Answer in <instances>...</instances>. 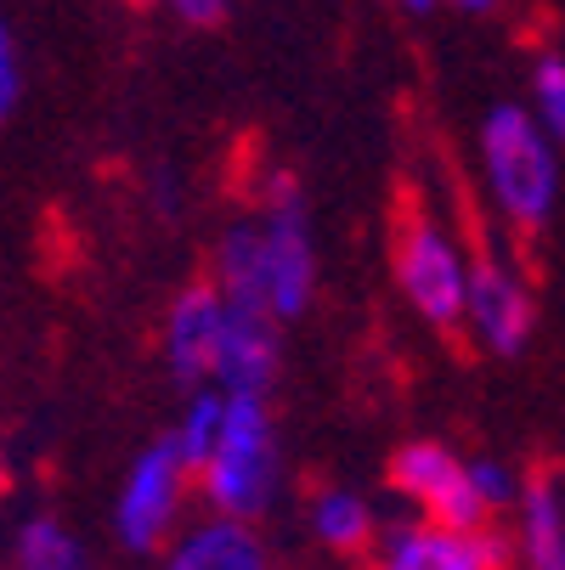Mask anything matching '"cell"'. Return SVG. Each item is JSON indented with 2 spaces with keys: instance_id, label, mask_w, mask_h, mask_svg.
Returning <instances> with one entry per match:
<instances>
[{
  "instance_id": "18",
  "label": "cell",
  "mask_w": 565,
  "mask_h": 570,
  "mask_svg": "<svg viewBox=\"0 0 565 570\" xmlns=\"http://www.w3.org/2000/svg\"><path fill=\"white\" fill-rule=\"evenodd\" d=\"M469 480H475V492H480V503H487L493 520L509 514V503H515V492H520V474H515L509 463H498V458H469Z\"/></svg>"
},
{
  "instance_id": "4",
  "label": "cell",
  "mask_w": 565,
  "mask_h": 570,
  "mask_svg": "<svg viewBox=\"0 0 565 570\" xmlns=\"http://www.w3.org/2000/svg\"><path fill=\"white\" fill-rule=\"evenodd\" d=\"M390 277H396L401 299L413 305V316H425L430 328H441V334L458 328V316H464V283H469V249L458 243V232L447 220H436L419 204L408 215H396Z\"/></svg>"
},
{
  "instance_id": "19",
  "label": "cell",
  "mask_w": 565,
  "mask_h": 570,
  "mask_svg": "<svg viewBox=\"0 0 565 570\" xmlns=\"http://www.w3.org/2000/svg\"><path fill=\"white\" fill-rule=\"evenodd\" d=\"M23 102V51H18V35L12 23L0 18V125H7Z\"/></svg>"
},
{
  "instance_id": "12",
  "label": "cell",
  "mask_w": 565,
  "mask_h": 570,
  "mask_svg": "<svg viewBox=\"0 0 565 570\" xmlns=\"http://www.w3.org/2000/svg\"><path fill=\"white\" fill-rule=\"evenodd\" d=\"M215 322H221V294L215 283H187L171 311H165V334H158V345H165V367L176 384H210V345H215Z\"/></svg>"
},
{
  "instance_id": "9",
  "label": "cell",
  "mask_w": 565,
  "mask_h": 570,
  "mask_svg": "<svg viewBox=\"0 0 565 570\" xmlns=\"http://www.w3.org/2000/svg\"><path fill=\"white\" fill-rule=\"evenodd\" d=\"M277 373H283V322L266 305L221 299L215 345H210V384L244 390V395H272Z\"/></svg>"
},
{
  "instance_id": "11",
  "label": "cell",
  "mask_w": 565,
  "mask_h": 570,
  "mask_svg": "<svg viewBox=\"0 0 565 570\" xmlns=\"http://www.w3.org/2000/svg\"><path fill=\"white\" fill-rule=\"evenodd\" d=\"M509 514H515L509 559L520 570H565V492L554 469H537L520 480Z\"/></svg>"
},
{
  "instance_id": "10",
  "label": "cell",
  "mask_w": 565,
  "mask_h": 570,
  "mask_svg": "<svg viewBox=\"0 0 565 570\" xmlns=\"http://www.w3.org/2000/svg\"><path fill=\"white\" fill-rule=\"evenodd\" d=\"M158 570H272V553L255 520L210 514V520L176 525V537L158 548Z\"/></svg>"
},
{
  "instance_id": "23",
  "label": "cell",
  "mask_w": 565,
  "mask_h": 570,
  "mask_svg": "<svg viewBox=\"0 0 565 570\" xmlns=\"http://www.w3.org/2000/svg\"><path fill=\"white\" fill-rule=\"evenodd\" d=\"M390 7H401L408 18H430V12L441 7V0H390Z\"/></svg>"
},
{
  "instance_id": "24",
  "label": "cell",
  "mask_w": 565,
  "mask_h": 570,
  "mask_svg": "<svg viewBox=\"0 0 565 570\" xmlns=\"http://www.w3.org/2000/svg\"><path fill=\"white\" fill-rule=\"evenodd\" d=\"M7 485H12V469H7V452H0V498H7Z\"/></svg>"
},
{
  "instance_id": "5",
  "label": "cell",
  "mask_w": 565,
  "mask_h": 570,
  "mask_svg": "<svg viewBox=\"0 0 565 570\" xmlns=\"http://www.w3.org/2000/svg\"><path fill=\"white\" fill-rule=\"evenodd\" d=\"M193 498V469L182 463V452L171 441H153L130 458L125 480H119V498H114V537L125 553H158Z\"/></svg>"
},
{
  "instance_id": "20",
  "label": "cell",
  "mask_w": 565,
  "mask_h": 570,
  "mask_svg": "<svg viewBox=\"0 0 565 570\" xmlns=\"http://www.w3.org/2000/svg\"><path fill=\"white\" fill-rule=\"evenodd\" d=\"M165 7H171L187 29H215V23H226L232 0H165Z\"/></svg>"
},
{
  "instance_id": "21",
  "label": "cell",
  "mask_w": 565,
  "mask_h": 570,
  "mask_svg": "<svg viewBox=\"0 0 565 570\" xmlns=\"http://www.w3.org/2000/svg\"><path fill=\"white\" fill-rule=\"evenodd\" d=\"M147 193H153V209H158V215H182V181H176L171 170H153Z\"/></svg>"
},
{
  "instance_id": "17",
  "label": "cell",
  "mask_w": 565,
  "mask_h": 570,
  "mask_svg": "<svg viewBox=\"0 0 565 570\" xmlns=\"http://www.w3.org/2000/svg\"><path fill=\"white\" fill-rule=\"evenodd\" d=\"M526 108H532V119L559 141V130H565V57H559V51H543V57L532 62Z\"/></svg>"
},
{
  "instance_id": "15",
  "label": "cell",
  "mask_w": 565,
  "mask_h": 570,
  "mask_svg": "<svg viewBox=\"0 0 565 570\" xmlns=\"http://www.w3.org/2000/svg\"><path fill=\"white\" fill-rule=\"evenodd\" d=\"M12 564H18V570H86V548H79V537H74L62 520L35 514V520L18 531Z\"/></svg>"
},
{
  "instance_id": "6",
  "label": "cell",
  "mask_w": 565,
  "mask_h": 570,
  "mask_svg": "<svg viewBox=\"0 0 565 570\" xmlns=\"http://www.w3.org/2000/svg\"><path fill=\"white\" fill-rule=\"evenodd\" d=\"M458 328H469V340L487 351V356H520L537 334V294L526 283V272L487 249V255H469V283H464V316Z\"/></svg>"
},
{
  "instance_id": "14",
  "label": "cell",
  "mask_w": 565,
  "mask_h": 570,
  "mask_svg": "<svg viewBox=\"0 0 565 570\" xmlns=\"http://www.w3.org/2000/svg\"><path fill=\"white\" fill-rule=\"evenodd\" d=\"M210 283L221 299L232 305H266V277H261V237L255 220H232L215 237V255H210ZM272 311V305H266Z\"/></svg>"
},
{
  "instance_id": "7",
  "label": "cell",
  "mask_w": 565,
  "mask_h": 570,
  "mask_svg": "<svg viewBox=\"0 0 565 570\" xmlns=\"http://www.w3.org/2000/svg\"><path fill=\"white\" fill-rule=\"evenodd\" d=\"M373 570H504L509 542L493 525H441V520H396L373 537Z\"/></svg>"
},
{
  "instance_id": "22",
  "label": "cell",
  "mask_w": 565,
  "mask_h": 570,
  "mask_svg": "<svg viewBox=\"0 0 565 570\" xmlns=\"http://www.w3.org/2000/svg\"><path fill=\"white\" fill-rule=\"evenodd\" d=\"M441 7H452V12H469V18H480V12L504 7V0H441Z\"/></svg>"
},
{
  "instance_id": "2",
  "label": "cell",
  "mask_w": 565,
  "mask_h": 570,
  "mask_svg": "<svg viewBox=\"0 0 565 570\" xmlns=\"http://www.w3.org/2000/svg\"><path fill=\"white\" fill-rule=\"evenodd\" d=\"M475 158H480L493 215L509 232L537 237L559 209V141L532 119L526 102H498L480 119Z\"/></svg>"
},
{
  "instance_id": "3",
  "label": "cell",
  "mask_w": 565,
  "mask_h": 570,
  "mask_svg": "<svg viewBox=\"0 0 565 570\" xmlns=\"http://www.w3.org/2000/svg\"><path fill=\"white\" fill-rule=\"evenodd\" d=\"M255 237H261V277H266V305L277 322H294L316 299V232L305 193L289 170H266L255 181Z\"/></svg>"
},
{
  "instance_id": "8",
  "label": "cell",
  "mask_w": 565,
  "mask_h": 570,
  "mask_svg": "<svg viewBox=\"0 0 565 570\" xmlns=\"http://www.w3.org/2000/svg\"><path fill=\"white\" fill-rule=\"evenodd\" d=\"M390 485L425 520H441V525H493L487 503H480L475 480H469V458L452 452L447 441H408L390 458Z\"/></svg>"
},
{
  "instance_id": "16",
  "label": "cell",
  "mask_w": 565,
  "mask_h": 570,
  "mask_svg": "<svg viewBox=\"0 0 565 570\" xmlns=\"http://www.w3.org/2000/svg\"><path fill=\"white\" fill-rule=\"evenodd\" d=\"M215 430H221V390H215V384H193V390H187V406H182V419H176V430H171L165 441L182 452L187 469H198V458L210 452Z\"/></svg>"
},
{
  "instance_id": "13",
  "label": "cell",
  "mask_w": 565,
  "mask_h": 570,
  "mask_svg": "<svg viewBox=\"0 0 565 570\" xmlns=\"http://www.w3.org/2000/svg\"><path fill=\"white\" fill-rule=\"evenodd\" d=\"M311 537L329 548L334 559H362L379 537V514L362 492H351V485H322V492L311 498Z\"/></svg>"
},
{
  "instance_id": "1",
  "label": "cell",
  "mask_w": 565,
  "mask_h": 570,
  "mask_svg": "<svg viewBox=\"0 0 565 570\" xmlns=\"http://www.w3.org/2000/svg\"><path fill=\"white\" fill-rule=\"evenodd\" d=\"M277 480H283V452H277L272 395L221 390V430L193 469L204 509L226 520H261L277 503Z\"/></svg>"
}]
</instances>
